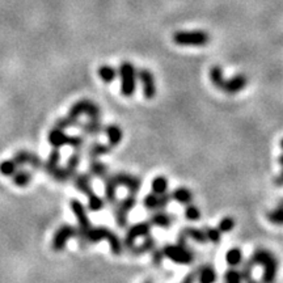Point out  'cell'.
Returning <instances> with one entry per match:
<instances>
[{
  "instance_id": "10",
  "label": "cell",
  "mask_w": 283,
  "mask_h": 283,
  "mask_svg": "<svg viewBox=\"0 0 283 283\" xmlns=\"http://www.w3.org/2000/svg\"><path fill=\"white\" fill-rule=\"evenodd\" d=\"M138 79H139L140 84H142V91H143L144 97L147 100L154 99L156 95V85L152 72L147 69L138 70Z\"/></svg>"
},
{
  "instance_id": "3",
  "label": "cell",
  "mask_w": 283,
  "mask_h": 283,
  "mask_svg": "<svg viewBox=\"0 0 283 283\" xmlns=\"http://www.w3.org/2000/svg\"><path fill=\"white\" fill-rule=\"evenodd\" d=\"M172 38L179 46H206L211 37L205 30H181L173 34Z\"/></svg>"
},
{
  "instance_id": "56",
  "label": "cell",
  "mask_w": 283,
  "mask_h": 283,
  "mask_svg": "<svg viewBox=\"0 0 283 283\" xmlns=\"http://www.w3.org/2000/svg\"><path fill=\"white\" fill-rule=\"evenodd\" d=\"M144 283H152V282H149V280H147V282H144Z\"/></svg>"
},
{
  "instance_id": "34",
  "label": "cell",
  "mask_w": 283,
  "mask_h": 283,
  "mask_svg": "<svg viewBox=\"0 0 283 283\" xmlns=\"http://www.w3.org/2000/svg\"><path fill=\"white\" fill-rule=\"evenodd\" d=\"M80 160H81L80 151H75L74 154L70 156L69 160H67L66 168L70 172V175H71V177H75V175H76V170H78L79 164H80Z\"/></svg>"
},
{
  "instance_id": "6",
  "label": "cell",
  "mask_w": 283,
  "mask_h": 283,
  "mask_svg": "<svg viewBox=\"0 0 283 283\" xmlns=\"http://www.w3.org/2000/svg\"><path fill=\"white\" fill-rule=\"evenodd\" d=\"M164 256L177 265H190L194 261V252L179 244H167L163 248Z\"/></svg>"
},
{
  "instance_id": "11",
  "label": "cell",
  "mask_w": 283,
  "mask_h": 283,
  "mask_svg": "<svg viewBox=\"0 0 283 283\" xmlns=\"http://www.w3.org/2000/svg\"><path fill=\"white\" fill-rule=\"evenodd\" d=\"M113 180L118 186H125L128 190V193L135 194L137 195L142 186V180L137 176L128 175V173H117V175H112Z\"/></svg>"
},
{
  "instance_id": "25",
  "label": "cell",
  "mask_w": 283,
  "mask_h": 283,
  "mask_svg": "<svg viewBox=\"0 0 283 283\" xmlns=\"http://www.w3.org/2000/svg\"><path fill=\"white\" fill-rule=\"evenodd\" d=\"M112 149V147L109 144H104V143H99V142H96V143L91 144V147L88 148V156H90L91 160L93 159H99L100 156L106 155L109 154Z\"/></svg>"
},
{
  "instance_id": "27",
  "label": "cell",
  "mask_w": 283,
  "mask_h": 283,
  "mask_svg": "<svg viewBox=\"0 0 283 283\" xmlns=\"http://www.w3.org/2000/svg\"><path fill=\"white\" fill-rule=\"evenodd\" d=\"M210 80L214 84L215 88L217 90H223V85L226 83L223 75V69L221 66H212L210 70Z\"/></svg>"
},
{
  "instance_id": "46",
  "label": "cell",
  "mask_w": 283,
  "mask_h": 283,
  "mask_svg": "<svg viewBox=\"0 0 283 283\" xmlns=\"http://www.w3.org/2000/svg\"><path fill=\"white\" fill-rule=\"evenodd\" d=\"M172 201V195L169 193H164L159 195V210L158 211H164L168 207V205Z\"/></svg>"
},
{
  "instance_id": "50",
  "label": "cell",
  "mask_w": 283,
  "mask_h": 283,
  "mask_svg": "<svg viewBox=\"0 0 283 283\" xmlns=\"http://www.w3.org/2000/svg\"><path fill=\"white\" fill-rule=\"evenodd\" d=\"M273 182H274L275 186H283V169H282V172H280L279 175L275 177L274 181H273Z\"/></svg>"
},
{
  "instance_id": "1",
  "label": "cell",
  "mask_w": 283,
  "mask_h": 283,
  "mask_svg": "<svg viewBox=\"0 0 283 283\" xmlns=\"http://www.w3.org/2000/svg\"><path fill=\"white\" fill-rule=\"evenodd\" d=\"M256 266H264V273L261 277V283H275L278 273V259L270 250L265 248H258L250 256Z\"/></svg>"
},
{
  "instance_id": "52",
  "label": "cell",
  "mask_w": 283,
  "mask_h": 283,
  "mask_svg": "<svg viewBox=\"0 0 283 283\" xmlns=\"http://www.w3.org/2000/svg\"><path fill=\"white\" fill-rule=\"evenodd\" d=\"M247 283H258L256 279H253V278H250V279L247 280Z\"/></svg>"
},
{
  "instance_id": "13",
  "label": "cell",
  "mask_w": 283,
  "mask_h": 283,
  "mask_svg": "<svg viewBox=\"0 0 283 283\" xmlns=\"http://www.w3.org/2000/svg\"><path fill=\"white\" fill-rule=\"evenodd\" d=\"M13 160L17 163L18 167H20V165L23 167V165L25 164H29L32 165V168H34V169H42V168H43V161H42L36 154H33V152L18 151L17 154L13 156Z\"/></svg>"
},
{
  "instance_id": "35",
  "label": "cell",
  "mask_w": 283,
  "mask_h": 283,
  "mask_svg": "<svg viewBox=\"0 0 283 283\" xmlns=\"http://www.w3.org/2000/svg\"><path fill=\"white\" fill-rule=\"evenodd\" d=\"M268 221L274 226H283V207L278 205V207H275L274 210H270V211L266 214Z\"/></svg>"
},
{
  "instance_id": "15",
  "label": "cell",
  "mask_w": 283,
  "mask_h": 283,
  "mask_svg": "<svg viewBox=\"0 0 283 283\" xmlns=\"http://www.w3.org/2000/svg\"><path fill=\"white\" fill-rule=\"evenodd\" d=\"M48 140L54 148L59 149L60 147L63 146H69L70 135H67L66 133H64V130H62V128L54 126L50 130V133H49Z\"/></svg>"
},
{
  "instance_id": "32",
  "label": "cell",
  "mask_w": 283,
  "mask_h": 283,
  "mask_svg": "<svg viewBox=\"0 0 283 283\" xmlns=\"http://www.w3.org/2000/svg\"><path fill=\"white\" fill-rule=\"evenodd\" d=\"M152 191L158 195L160 194H164L168 191V180L164 176H156L155 179L152 180L151 184Z\"/></svg>"
},
{
  "instance_id": "40",
  "label": "cell",
  "mask_w": 283,
  "mask_h": 283,
  "mask_svg": "<svg viewBox=\"0 0 283 283\" xmlns=\"http://www.w3.org/2000/svg\"><path fill=\"white\" fill-rule=\"evenodd\" d=\"M235 228V219L232 216H224L219 224H217V230L222 233H228Z\"/></svg>"
},
{
  "instance_id": "5",
  "label": "cell",
  "mask_w": 283,
  "mask_h": 283,
  "mask_svg": "<svg viewBox=\"0 0 283 283\" xmlns=\"http://www.w3.org/2000/svg\"><path fill=\"white\" fill-rule=\"evenodd\" d=\"M67 116L74 119H78V121L81 116H86L90 119H100V117H101V109H100L99 105L96 104V102L83 99L72 104Z\"/></svg>"
},
{
  "instance_id": "8",
  "label": "cell",
  "mask_w": 283,
  "mask_h": 283,
  "mask_svg": "<svg viewBox=\"0 0 283 283\" xmlns=\"http://www.w3.org/2000/svg\"><path fill=\"white\" fill-rule=\"evenodd\" d=\"M76 236H78V228H75L74 226H70V224H63L55 231L53 238H51V249L54 252H60L67 247V243Z\"/></svg>"
},
{
  "instance_id": "51",
  "label": "cell",
  "mask_w": 283,
  "mask_h": 283,
  "mask_svg": "<svg viewBox=\"0 0 283 283\" xmlns=\"http://www.w3.org/2000/svg\"><path fill=\"white\" fill-rule=\"evenodd\" d=\"M278 161H279V164L283 167V154L279 156V159H278Z\"/></svg>"
},
{
  "instance_id": "23",
  "label": "cell",
  "mask_w": 283,
  "mask_h": 283,
  "mask_svg": "<svg viewBox=\"0 0 283 283\" xmlns=\"http://www.w3.org/2000/svg\"><path fill=\"white\" fill-rule=\"evenodd\" d=\"M79 127L85 135H99L100 133L104 132V126L101 125L100 119H90L88 122L81 123Z\"/></svg>"
},
{
  "instance_id": "20",
  "label": "cell",
  "mask_w": 283,
  "mask_h": 283,
  "mask_svg": "<svg viewBox=\"0 0 283 283\" xmlns=\"http://www.w3.org/2000/svg\"><path fill=\"white\" fill-rule=\"evenodd\" d=\"M197 279L200 283H215V280H216V271H215L214 266H201L197 271Z\"/></svg>"
},
{
  "instance_id": "18",
  "label": "cell",
  "mask_w": 283,
  "mask_h": 283,
  "mask_svg": "<svg viewBox=\"0 0 283 283\" xmlns=\"http://www.w3.org/2000/svg\"><path fill=\"white\" fill-rule=\"evenodd\" d=\"M148 222L151 223V226L160 227V228H168V227L172 226L173 216L164 211H154V214L149 216Z\"/></svg>"
},
{
  "instance_id": "16",
  "label": "cell",
  "mask_w": 283,
  "mask_h": 283,
  "mask_svg": "<svg viewBox=\"0 0 283 283\" xmlns=\"http://www.w3.org/2000/svg\"><path fill=\"white\" fill-rule=\"evenodd\" d=\"M74 184L78 188V190L85 194L86 197H91L92 194H95V190L92 189V176L91 175H86V173L75 175Z\"/></svg>"
},
{
  "instance_id": "44",
  "label": "cell",
  "mask_w": 283,
  "mask_h": 283,
  "mask_svg": "<svg viewBox=\"0 0 283 283\" xmlns=\"http://www.w3.org/2000/svg\"><path fill=\"white\" fill-rule=\"evenodd\" d=\"M224 280L226 282H238L242 279V274H240V270H236L235 268H231L224 273Z\"/></svg>"
},
{
  "instance_id": "39",
  "label": "cell",
  "mask_w": 283,
  "mask_h": 283,
  "mask_svg": "<svg viewBox=\"0 0 283 283\" xmlns=\"http://www.w3.org/2000/svg\"><path fill=\"white\" fill-rule=\"evenodd\" d=\"M256 268V264L253 263V259L248 258L245 263H243L242 265V270H240V274H242V279L245 280L247 282L248 279H250L252 278V271H253V269Z\"/></svg>"
},
{
  "instance_id": "43",
  "label": "cell",
  "mask_w": 283,
  "mask_h": 283,
  "mask_svg": "<svg viewBox=\"0 0 283 283\" xmlns=\"http://www.w3.org/2000/svg\"><path fill=\"white\" fill-rule=\"evenodd\" d=\"M76 125H79L78 119H74L69 116L63 117V118H59L57 122H55V127H59V128H62V130L74 127V126H76Z\"/></svg>"
},
{
  "instance_id": "14",
  "label": "cell",
  "mask_w": 283,
  "mask_h": 283,
  "mask_svg": "<svg viewBox=\"0 0 283 283\" xmlns=\"http://www.w3.org/2000/svg\"><path fill=\"white\" fill-rule=\"evenodd\" d=\"M248 84V78L244 74H237L232 76L231 79L226 80L223 85V90L227 95H236V93L242 92L245 90V86Z\"/></svg>"
},
{
  "instance_id": "38",
  "label": "cell",
  "mask_w": 283,
  "mask_h": 283,
  "mask_svg": "<svg viewBox=\"0 0 283 283\" xmlns=\"http://www.w3.org/2000/svg\"><path fill=\"white\" fill-rule=\"evenodd\" d=\"M203 231H205L206 233V237H207V242L210 243H214V244H219L222 240V232L216 228H214V227H205L203 228Z\"/></svg>"
},
{
  "instance_id": "48",
  "label": "cell",
  "mask_w": 283,
  "mask_h": 283,
  "mask_svg": "<svg viewBox=\"0 0 283 283\" xmlns=\"http://www.w3.org/2000/svg\"><path fill=\"white\" fill-rule=\"evenodd\" d=\"M188 236L185 235L184 232H180L179 233V236H177V244L179 245H181V247H185V248H189V245H188Z\"/></svg>"
},
{
  "instance_id": "54",
  "label": "cell",
  "mask_w": 283,
  "mask_h": 283,
  "mask_svg": "<svg viewBox=\"0 0 283 283\" xmlns=\"http://www.w3.org/2000/svg\"><path fill=\"white\" fill-rule=\"evenodd\" d=\"M278 205H279V206H282V207H283V198H282V200H280V201H279V203H278Z\"/></svg>"
},
{
  "instance_id": "33",
  "label": "cell",
  "mask_w": 283,
  "mask_h": 283,
  "mask_svg": "<svg viewBox=\"0 0 283 283\" xmlns=\"http://www.w3.org/2000/svg\"><path fill=\"white\" fill-rule=\"evenodd\" d=\"M18 169V165L13 159H8L0 163V173L6 177L13 176Z\"/></svg>"
},
{
  "instance_id": "45",
  "label": "cell",
  "mask_w": 283,
  "mask_h": 283,
  "mask_svg": "<svg viewBox=\"0 0 283 283\" xmlns=\"http://www.w3.org/2000/svg\"><path fill=\"white\" fill-rule=\"evenodd\" d=\"M84 143H85V140L81 135H75V137H70V143L69 146L72 147L75 151H81V148L84 147Z\"/></svg>"
},
{
  "instance_id": "41",
  "label": "cell",
  "mask_w": 283,
  "mask_h": 283,
  "mask_svg": "<svg viewBox=\"0 0 283 283\" xmlns=\"http://www.w3.org/2000/svg\"><path fill=\"white\" fill-rule=\"evenodd\" d=\"M117 205L121 206V207H122L123 210H126L127 212H130L134 209L135 205H137V197H135V194L128 193V195H126L121 202H117Z\"/></svg>"
},
{
  "instance_id": "9",
  "label": "cell",
  "mask_w": 283,
  "mask_h": 283,
  "mask_svg": "<svg viewBox=\"0 0 283 283\" xmlns=\"http://www.w3.org/2000/svg\"><path fill=\"white\" fill-rule=\"evenodd\" d=\"M151 235V223L149 222H140L134 224L126 231L125 238H123V247L132 249L139 237H146Z\"/></svg>"
},
{
  "instance_id": "42",
  "label": "cell",
  "mask_w": 283,
  "mask_h": 283,
  "mask_svg": "<svg viewBox=\"0 0 283 283\" xmlns=\"http://www.w3.org/2000/svg\"><path fill=\"white\" fill-rule=\"evenodd\" d=\"M185 217H186L188 221L197 222L201 217L200 209H198L197 206L189 203V205H186V207H185Z\"/></svg>"
},
{
  "instance_id": "4",
  "label": "cell",
  "mask_w": 283,
  "mask_h": 283,
  "mask_svg": "<svg viewBox=\"0 0 283 283\" xmlns=\"http://www.w3.org/2000/svg\"><path fill=\"white\" fill-rule=\"evenodd\" d=\"M59 163L60 152L58 148H54L53 151L50 152L48 160L43 163V168H42V169H45L46 172H48L51 177H54V180H57V181H69L70 179H72L71 175H70V172L67 170L66 167H60Z\"/></svg>"
},
{
  "instance_id": "17",
  "label": "cell",
  "mask_w": 283,
  "mask_h": 283,
  "mask_svg": "<svg viewBox=\"0 0 283 283\" xmlns=\"http://www.w3.org/2000/svg\"><path fill=\"white\" fill-rule=\"evenodd\" d=\"M104 133L106 134V137H107V144H109L112 148L117 147L119 143H121V142H122L123 133H122V128L119 127L118 125H114V123H112V125L105 126Z\"/></svg>"
},
{
  "instance_id": "26",
  "label": "cell",
  "mask_w": 283,
  "mask_h": 283,
  "mask_svg": "<svg viewBox=\"0 0 283 283\" xmlns=\"http://www.w3.org/2000/svg\"><path fill=\"white\" fill-rule=\"evenodd\" d=\"M155 248V238L152 237L151 235L146 236L144 237V242L142 243L140 245H137V247H133L132 249V254L133 256H140V254L146 253V252H149V250H152Z\"/></svg>"
},
{
  "instance_id": "36",
  "label": "cell",
  "mask_w": 283,
  "mask_h": 283,
  "mask_svg": "<svg viewBox=\"0 0 283 283\" xmlns=\"http://www.w3.org/2000/svg\"><path fill=\"white\" fill-rule=\"evenodd\" d=\"M105 201L100 197L99 194H92L91 197H88V209L93 212H99L104 209Z\"/></svg>"
},
{
  "instance_id": "30",
  "label": "cell",
  "mask_w": 283,
  "mask_h": 283,
  "mask_svg": "<svg viewBox=\"0 0 283 283\" xmlns=\"http://www.w3.org/2000/svg\"><path fill=\"white\" fill-rule=\"evenodd\" d=\"M13 184L17 185V186H27V185L30 184V181H32V179H33V175L29 172V170H17V172L13 175Z\"/></svg>"
},
{
  "instance_id": "28",
  "label": "cell",
  "mask_w": 283,
  "mask_h": 283,
  "mask_svg": "<svg viewBox=\"0 0 283 283\" xmlns=\"http://www.w3.org/2000/svg\"><path fill=\"white\" fill-rule=\"evenodd\" d=\"M90 175L104 179L105 176H107V165L100 161L99 159H93V160H91L90 164Z\"/></svg>"
},
{
  "instance_id": "12",
  "label": "cell",
  "mask_w": 283,
  "mask_h": 283,
  "mask_svg": "<svg viewBox=\"0 0 283 283\" xmlns=\"http://www.w3.org/2000/svg\"><path fill=\"white\" fill-rule=\"evenodd\" d=\"M113 231L106 228V227H92L88 232L85 233V236L83 237V240L80 242L81 247H86L88 244H96V243H100L102 240H109V237L112 236Z\"/></svg>"
},
{
  "instance_id": "7",
  "label": "cell",
  "mask_w": 283,
  "mask_h": 283,
  "mask_svg": "<svg viewBox=\"0 0 283 283\" xmlns=\"http://www.w3.org/2000/svg\"><path fill=\"white\" fill-rule=\"evenodd\" d=\"M70 206H71V210L74 212L75 217L78 219V236L76 237L79 238V243H80L84 236H85V233L92 228V224H91L88 212H86L85 207H84V205L80 201L72 200Z\"/></svg>"
},
{
  "instance_id": "49",
  "label": "cell",
  "mask_w": 283,
  "mask_h": 283,
  "mask_svg": "<svg viewBox=\"0 0 283 283\" xmlns=\"http://www.w3.org/2000/svg\"><path fill=\"white\" fill-rule=\"evenodd\" d=\"M197 279V271H193L190 274H188L185 277V279L182 280V283H194Z\"/></svg>"
},
{
  "instance_id": "29",
  "label": "cell",
  "mask_w": 283,
  "mask_h": 283,
  "mask_svg": "<svg viewBox=\"0 0 283 283\" xmlns=\"http://www.w3.org/2000/svg\"><path fill=\"white\" fill-rule=\"evenodd\" d=\"M226 261L230 265V268H236V266L243 264V252L240 248H231L226 254Z\"/></svg>"
},
{
  "instance_id": "24",
  "label": "cell",
  "mask_w": 283,
  "mask_h": 283,
  "mask_svg": "<svg viewBox=\"0 0 283 283\" xmlns=\"http://www.w3.org/2000/svg\"><path fill=\"white\" fill-rule=\"evenodd\" d=\"M182 232L188 236V238H191L198 244H206L207 243V237H206L205 231L201 228H195V227H186L182 230Z\"/></svg>"
},
{
  "instance_id": "37",
  "label": "cell",
  "mask_w": 283,
  "mask_h": 283,
  "mask_svg": "<svg viewBox=\"0 0 283 283\" xmlns=\"http://www.w3.org/2000/svg\"><path fill=\"white\" fill-rule=\"evenodd\" d=\"M143 206L148 211H158L159 210V195L154 191L147 194L143 200Z\"/></svg>"
},
{
  "instance_id": "47",
  "label": "cell",
  "mask_w": 283,
  "mask_h": 283,
  "mask_svg": "<svg viewBox=\"0 0 283 283\" xmlns=\"http://www.w3.org/2000/svg\"><path fill=\"white\" fill-rule=\"evenodd\" d=\"M164 252H163V249H156V248H154L152 249V263L155 264L156 266L161 265V263H163V259H164Z\"/></svg>"
},
{
  "instance_id": "2",
  "label": "cell",
  "mask_w": 283,
  "mask_h": 283,
  "mask_svg": "<svg viewBox=\"0 0 283 283\" xmlns=\"http://www.w3.org/2000/svg\"><path fill=\"white\" fill-rule=\"evenodd\" d=\"M118 76L121 79V93L125 97H132L137 90L138 70L132 62L125 60L118 69Z\"/></svg>"
},
{
  "instance_id": "31",
  "label": "cell",
  "mask_w": 283,
  "mask_h": 283,
  "mask_svg": "<svg viewBox=\"0 0 283 283\" xmlns=\"http://www.w3.org/2000/svg\"><path fill=\"white\" fill-rule=\"evenodd\" d=\"M114 219H116V223L119 228H126L127 227L128 212L123 210L121 206L117 205V203L114 205Z\"/></svg>"
},
{
  "instance_id": "53",
  "label": "cell",
  "mask_w": 283,
  "mask_h": 283,
  "mask_svg": "<svg viewBox=\"0 0 283 283\" xmlns=\"http://www.w3.org/2000/svg\"><path fill=\"white\" fill-rule=\"evenodd\" d=\"M279 146H280V148L283 149V138H282V139H280V142H279Z\"/></svg>"
},
{
  "instance_id": "55",
  "label": "cell",
  "mask_w": 283,
  "mask_h": 283,
  "mask_svg": "<svg viewBox=\"0 0 283 283\" xmlns=\"http://www.w3.org/2000/svg\"><path fill=\"white\" fill-rule=\"evenodd\" d=\"M226 283H242V280H238V282H226Z\"/></svg>"
},
{
  "instance_id": "21",
  "label": "cell",
  "mask_w": 283,
  "mask_h": 283,
  "mask_svg": "<svg viewBox=\"0 0 283 283\" xmlns=\"http://www.w3.org/2000/svg\"><path fill=\"white\" fill-rule=\"evenodd\" d=\"M172 200L179 202L180 205H189L193 201V194L189 190L188 188H184V186H180V188H176L172 191Z\"/></svg>"
},
{
  "instance_id": "19",
  "label": "cell",
  "mask_w": 283,
  "mask_h": 283,
  "mask_svg": "<svg viewBox=\"0 0 283 283\" xmlns=\"http://www.w3.org/2000/svg\"><path fill=\"white\" fill-rule=\"evenodd\" d=\"M104 191H105V200L111 205H116L117 203V188L118 185L113 180L112 176L104 177Z\"/></svg>"
},
{
  "instance_id": "22",
  "label": "cell",
  "mask_w": 283,
  "mask_h": 283,
  "mask_svg": "<svg viewBox=\"0 0 283 283\" xmlns=\"http://www.w3.org/2000/svg\"><path fill=\"white\" fill-rule=\"evenodd\" d=\"M97 74H99L100 79H101L104 83L111 84L113 83L117 79V76H118V70L114 69L113 66H109V64H102V66L99 67Z\"/></svg>"
}]
</instances>
